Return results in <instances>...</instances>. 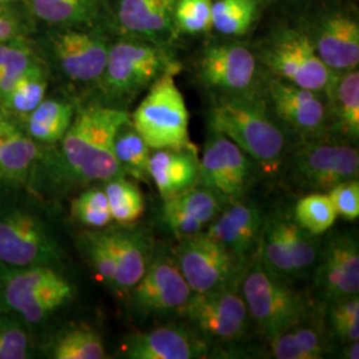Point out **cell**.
Listing matches in <instances>:
<instances>
[{"mask_svg":"<svg viewBox=\"0 0 359 359\" xmlns=\"http://www.w3.org/2000/svg\"><path fill=\"white\" fill-rule=\"evenodd\" d=\"M257 0H213L212 28L221 35L238 38L256 22Z\"/></svg>","mask_w":359,"mask_h":359,"instance_id":"cell-35","label":"cell"},{"mask_svg":"<svg viewBox=\"0 0 359 359\" xmlns=\"http://www.w3.org/2000/svg\"><path fill=\"white\" fill-rule=\"evenodd\" d=\"M326 321L334 338L344 345L359 339V297L351 295L329 302Z\"/></svg>","mask_w":359,"mask_h":359,"instance_id":"cell-39","label":"cell"},{"mask_svg":"<svg viewBox=\"0 0 359 359\" xmlns=\"http://www.w3.org/2000/svg\"><path fill=\"white\" fill-rule=\"evenodd\" d=\"M320 250L318 236L299 226L293 212L276 210L264 216L256 258L274 274L289 281L308 276Z\"/></svg>","mask_w":359,"mask_h":359,"instance_id":"cell-8","label":"cell"},{"mask_svg":"<svg viewBox=\"0 0 359 359\" xmlns=\"http://www.w3.org/2000/svg\"><path fill=\"white\" fill-rule=\"evenodd\" d=\"M271 75L298 87L326 93L335 72L322 62L306 32L285 29L257 55Z\"/></svg>","mask_w":359,"mask_h":359,"instance_id":"cell-10","label":"cell"},{"mask_svg":"<svg viewBox=\"0 0 359 359\" xmlns=\"http://www.w3.org/2000/svg\"><path fill=\"white\" fill-rule=\"evenodd\" d=\"M175 4L176 0H118L117 20L133 36L157 43L173 28Z\"/></svg>","mask_w":359,"mask_h":359,"instance_id":"cell-26","label":"cell"},{"mask_svg":"<svg viewBox=\"0 0 359 359\" xmlns=\"http://www.w3.org/2000/svg\"><path fill=\"white\" fill-rule=\"evenodd\" d=\"M266 93L271 112L285 129H290L302 140L321 139L329 128L326 96L273 77Z\"/></svg>","mask_w":359,"mask_h":359,"instance_id":"cell-16","label":"cell"},{"mask_svg":"<svg viewBox=\"0 0 359 359\" xmlns=\"http://www.w3.org/2000/svg\"><path fill=\"white\" fill-rule=\"evenodd\" d=\"M16 26L10 16L0 13V44L15 39Z\"/></svg>","mask_w":359,"mask_h":359,"instance_id":"cell-42","label":"cell"},{"mask_svg":"<svg viewBox=\"0 0 359 359\" xmlns=\"http://www.w3.org/2000/svg\"><path fill=\"white\" fill-rule=\"evenodd\" d=\"M75 297L76 286L60 266L0 270V308L16 314L35 334Z\"/></svg>","mask_w":359,"mask_h":359,"instance_id":"cell-4","label":"cell"},{"mask_svg":"<svg viewBox=\"0 0 359 359\" xmlns=\"http://www.w3.org/2000/svg\"><path fill=\"white\" fill-rule=\"evenodd\" d=\"M262 224L264 215L259 208L243 197L224 206L204 233L245 266H250L256 258Z\"/></svg>","mask_w":359,"mask_h":359,"instance_id":"cell-18","label":"cell"},{"mask_svg":"<svg viewBox=\"0 0 359 359\" xmlns=\"http://www.w3.org/2000/svg\"><path fill=\"white\" fill-rule=\"evenodd\" d=\"M200 158L198 184L216 193L225 204L245 197L256 176L255 161L229 137L208 128Z\"/></svg>","mask_w":359,"mask_h":359,"instance_id":"cell-15","label":"cell"},{"mask_svg":"<svg viewBox=\"0 0 359 359\" xmlns=\"http://www.w3.org/2000/svg\"><path fill=\"white\" fill-rule=\"evenodd\" d=\"M344 357L347 359H358L359 358V342H348L345 344V351H344Z\"/></svg>","mask_w":359,"mask_h":359,"instance_id":"cell-43","label":"cell"},{"mask_svg":"<svg viewBox=\"0 0 359 359\" xmlns=\"http://www.w3.org/2000/svg\"><path fill=\"white\" fill-rule=\"evenodd\" d=\"M69 213L86 229H103L114 222L102 184L90 185L72 197Z\"/></svg>","mask_w":359,"mask_h":359,"instance_id":"cell-36","label":"cell"},{"mask_svg":"<svg viewBox=\"0 0 359 359\" xmlns=\"http://www.w3.org/2000/svg\"><path fill=\"white\" fill-rule=\"evenodd\" d=\"M111 248L116 262L114 289L120 294H128L129 290L139 283L152 257V237L147 229L139 225L107 226Z\"/></svg>","mask_w":359,"mask_h":359,"instance_id":"cell-23","label":"cell"},{"mask_svg":"<svg viewBox=\"0 0 359 359\" xmlns=\"http://www.w3.org/2000/svg\"><path fill=\"white\" fill-rule=\"evenodd\" d=\"M256 53L237 43H213L200 52L196 76L216 97L261 96V69Z\"/></svg>","mask_w":359,"mask_h":359,"instance_id":"cell-9","label":"cell"},{"mask_svg":"<svg viewBox=\"0 0 359 359\" xmlns=\"http://www.w3.org/2000/svg\"><path fill=\"white\" fill-rule=\"evenodd\" d=\"M77 248L97 278L114 289L116 262L107 228L86 229L77 236Z\"/></svg>","mask_w":359,"mask_h":359,"instance_id":"cell-34","label":"cell"},{"mask_svg":"<svg viewBox=\"0 0 359 359\" xmlns=\"http://www.w3.org/2000/svg\"><path fill=\"white\" fill-rule=\"evenodd\" d=\"M128 121L124 108L104 103L80 107L65 137L52 147H41L28 189L56 203L120 176L114 142Z\"/></svg>","mask_w":359,"mask_h":359,"instance_id":"cell-1","label":"cell"},{"mask_svg":"<svg viewBox=\"0 0 359 359\" xmlns=\"http://www.w3.org/2000/svg\"><path fill=\"white\" fill-rule=\"evenodd\" d=\"M111 209L112 219L117 225L135 224L145 209L144 194L137 184L127 176H116L102 184Z\"/></svg>","mask_w":359,"mask_h":359,"instance_id":"cell-32","label":"cell"},{"mask_svg":"<svg viewBox=\"0 0 359 359\" xmlns=\"http://www.w3.org/2000/svg\"><path fill=\"white\" fill-rule=\"evenodd\" d=\"M38 357V335L16 314L0 308V359Z\"/></svg>","mask_w":359,"mask_h":359,"instance_id":"cell-33","label":"cell"},{"mask_svg":"<svg viewBox=\"0 0 359 359\" xmlns=\"http://www.w3.org/2000/svg\"><path fill=\"white\" fill-rule=\"evenodd\" d=\"M329 124L334 130L350 142L359 137V72L358 68L335 72L329 90L325 93Z\"/></svg>","mask_w":359,"mask_h":359,"instance_id":"cell-27","label":"cell"},{"mask_svg":"<svg viewBox=\"0 0 359 359\" xmlns=\"http://www.w3.org/2000/svg\"><path fill=\"white\" fill-rule=\"evenodd\" d=\"M55 204L25 187L0 184V270L62 266L65 238Z\"/></svg>","mask_w":359,"mask_h":359,"instance_id":"cell-2","label":"cell"},{"mask_svg":"<svg viewBox=\"0 0 359 359\" xmlns=\"http://www.w3.org/2000/svg\"><path fill=\"white\" fill-rule=\"evenodd\" d=\"M241 294L250 321L268 341L308 317V301L304 294L257 258L245 271Z\"/></svg>","mask_w":359,"mask_h":359,"instance_id":"cell-6","label":"cell"},{"mask_svg":"<svg viewBox=\"0 0 359 359\" xmlns=\"http://www.w3.org/2000/svg\"><path fill=\"white\" fill-rule=\"evenodd\" d=\"M135 317L161 318L179 314L192 295L176 258L167 252L152 255L142 278L128 292Z\"/></svg>","mask_w":359,"mask_h":359,"instance_id":"cell-14","label":"cell"},{"mask_svg":"<svg viewBox=\"0 0 359 359\" xmlns=\"http://www.w3.org/2000/svg\"><path fill=\"white\" fill-rule=\"evenodd\" d=\"M314 281L327 302L359 294V245L355 234L335 233L323 248L321 245Z\"/></svg>","mask_w":359,"mask_h":359,"instance_id":"cell-17","label":"cell"},{"mask_svg":"<svg viewBox=\"0 0 359 359\" xmlns=\"http://www.w3.org/2000/svg\"><path fill=\"white\" fill-rule=\"evenodd\" d=\"M172 253L192 293L237 287L249 268L204 231L181 238Z\"/></svg>","mask_w":359,"mask_h":359,"instance_id":"cell-11","label":"cell"},{"mask_svg":"<svg viewBox=\"0 0 359 359\" xmlns=\"http://www.w3.org/2000/svg\"><path fill=\"white\" fill-rule=\"evenodd\" d=\"M177 69L179 65L160 44L137 36L118 40L109 46L107 65L97 81L108 102L104 104L117 107V103L130 102L158 77L176 74Z\"/></svg>","mask_w":359,"mask_h":359,"instance_id":"cell-5","label":"cell"},{"mask_svg":"<svg viewBox=\"0 0 359 359\" xmlns=\"http://www.w3.org/2000/svg\"><path fill=\"white\" fill-rule=\"evenodd\" d=\"M213 0H176L173 28L185 35L205 34L212 29Z\"/></svg>","mask_w":359,"mask_h":359,"instance_id":"cell-40","label":"cell"},{"mask_svg":"<svg viewBox=\"0 0 359 359\" xmlns=\"http://www.w3.org/2000/svg\"><path fill=\"white\" fill-rule=\"evenodd\" d=\"M0 1H1V0H0Z\"/></svg>","mask_w":359,"mask_h":359,"instance_id":"cell-44","label":"cell"},{"mask_svg":"<svg viewBox=\"0 0 359 359\" xmlns=\"http://www.w3.org/2000/svg\"><path fill=\"white\" fill-rule=\"evenodd\" d=\"M129 359H196L206 357L208 344L188 325H165L129 334L121 345Z\"/></svg>","mask_w":359,"mask_h":359,"instance_id":"cell-20","label":"cell"},{"mask_svg":"<svg viewBox=\"0 0 359 359\" xmlns=\"http://www.w3.org/2000/svg\"><path fill=\"white\" fill-rule=\"evenodd\" d=\"M76 107L65 97H44L38 107L19 120L29 137L40 147H52L65 137Z\"/></svg>","mask_w":359,"mask_h":359,"instance_id":"cell-28","label":"cell"},{"mask_svg":"<svg viewBox=\"0 0 359 359\" xmlns=\"http://www.w3.org/2000/svg\"><path fill=\"white\" fill-rule=\"evenodd\" d=\"M308 36L322 62L334 72L358 68L359 23L353 15L329 13L316 23Z\"/></svg>","mask_w":359,"mask_h":359,"instance_id":"cell-21","label":"cell"},{"mask_svg":"<svg viewBox=\"0 0 359 359\" xmlns=\"http://www.w3.org/2000/svg\"><path fill=\"white\" fill-rule=\"evenodd\" d=\"M200 160L196 149H156L151 152L149 177L165 201L198 182Z\"/></svg>","mask_w":359,"mask_h":359,"instance_id":"cell-24","label":"cell"},{"mask_svg":"<svg viewBox=\"0 0 359 359\" xmlns=\"http://www.w3.org/2000/svg\"><path fill=\"white\" fill-rule=\"evenodd\" d=\"M326 193L329 194L339 217L347 221H354L359 217L358 179L342 181Z\"/></svg>","mask_w":359,"mask_h":359,"instance_id":"cell-41","label":"cell"},{"mask_svg":"<svg viewBox=\"0 0 359 359\" xmlns=\"http://www.w3.org/2000/svg\"><path fill=\"white\" fill-rule=\"evenodd\" d=\"M208 128L229 137L266 176L277 175L290 152L286 129L262 96L216 97L208 112Z\"/></svg>","mask_w":359,"mask_h":359,"instance_id":"cell-3","label":"cell"},{"mask_svg":"<svg viewBox=\"0 0 359 359\" xmlns=\"http://www.w3.org/2000/svg\"><path fill=\"white\" fill-rule=\"evenodd\" d=\"M226 205L216 193L198 182L165 200L161 221L179 240L203 233Z\"/></svg>","mask_w":359,"mask_h":359,"instance_id":"cell-22","label":"cell"},{"mask_svg":"<svg viewBox=\"0 0 359 359\" xmlns=\"http://www.w3.org/2000/svg\"><path fill=\"white\" fill-rule=\"evenodd\" d=\"M38 354L50 359L108 358L100 333L86 322H72L38 339Z\"/></svg>","mask_w":359,"mask_h":359,"instance_id":"cell-25","label":"cell"},{"mask_svg":"<svg viewBox=\"0 0 359 359\" xmlns=\"http://www.w3.org/2000/svg\"><path fill=\"white\" fill-rule=\"evenodd\" d=\"M293 216L299 226L318 237L332 229L338 217L326 192H313L301 197L295 204Z\"/></svg>","mask_w":359,"mask_h":359,"instance_id":"cell-38","label":"cell"},{"mask_svg":"<svg viewBox=\"0 0 359 359\" xmlns=\"http://www.w3.org/2000/svg\"><path fill=\"white\" fill-rule=\"evenodd\" d=\"M114 151L120 172L129 179L149 182V160L152 149L144 142L140 133L132 127L130 120L118 129Z\"/></svg>","mask_w":359,"mask_h":359,"instance_id":"cell-30","label":"cell"},{"mask_svg":"<svg viewBox=\"0 0 359 359\" xmlns=\"http://www.w3.org/2000/svg\"><path fill=\"white\" fill-rule=\"evenodd\" d=\"M39 19L57 26L90 25L96 13V0H31Z\"/></svg>","mask_w":359,"mask_h":359,"instance_id":"cell-37","label":"cell"},{"mask_svg":"<svg viewBox=\"0 0 359 359\" xmlns=\"http://www.w3.org/2000/svg\"><path fill=\"white\" fill-rule=\"evenodd\" d=\"M286 161L295 184L313 192H327L342 181L358 179V149L348 144L304 140Z\"/></svg>","mask_w":359,"mask_h":359,"instance_id":"cell-12","label":"cell"},{"mask_svg":"<svg viewBox=\"0 0 359 359\" xmlns=\"http://www.w3.org/2000/svg\"><path fill=\"white\" fill-rule=\"evenodd\" d=\"M173 72L158 77L142 103L129 115L148 147L156 149H196L189 137V112Z\"/></svg>","mask_w":359,"mask_h":359,"instance_id":"cell-7","label":"cell"},{"mask_svg":"<svg viewBox=\"0 0 359 359\" xmlns=\"http://www.w3.org/2000/svg\"><path fill=\"white\" fill-rule=\"evenodd\" d=\"M52 51L65 77L75 83L99 81L109 46L96 32L67 29L52 39Z\"/></svg>","mask_w":359,"mask_h":359,"instance_id":"cell-19","label":"cell"},{"mask_svg":"<svg viewBox=\"0 0 359 359\" xmlns=\"http://www.w3.org/2000/svg\"><path fill=\"white\" fill-rule=\"evenodd\" d=\"M48 77L43 63L40 62L28 69L13 90L0 99V109L18 120H22L32 112L47 96Z\"/></svg>","mask_w":359,"mask_h":359,"instance_id":"cell-31","label":"cell"},{"mask_svg":"<svg viewBox=\"0 0 359 359\" xmlns=\"http://www.w3.org/2000/svg\"><path fill=\"white\" fill-rule=\"evenodd\" d=\"M269 344L277 359H320L326 353V342L320 329L308 326L305 320L276 335Z\"/></svg>","mask_w":359,"mask_h":359,"instance_id":"cell-29","label":"cell"},{"mask_svg":"<svg viewBox=\"0 0 359 359\" xmlns=\"http://www.w3.org/2000/svg\"><path fill=\"white\" fill-rule=\"evenodd\" d=\"M179 316L206 344L238 342L250 322L244 297L236 287L192 293Z\"/></svg>","mask_w":359,"mask_h":359,"instance_id":"cell-13","label":"cell"}]
</instances>
